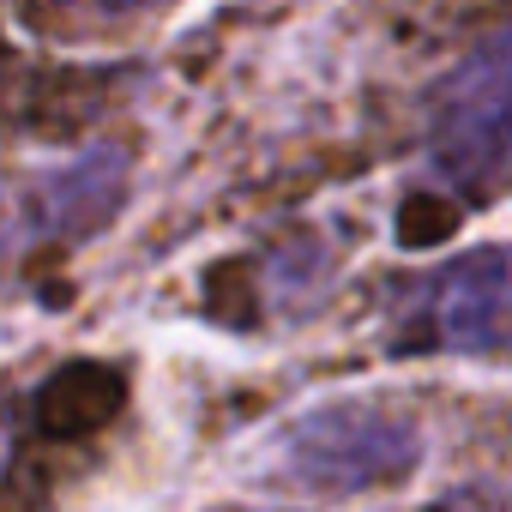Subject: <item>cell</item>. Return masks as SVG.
<instances>
[{
	"instance_id": "6da1fadb",
	"label": "cell",
	"mask_w": 512,
	"mask_h": 512,
	"mask_svg": "<svg viewBox=\"0 0 512 512\" xmlns=\"http://www.w3.org/2000/svg\"><path fill=\"white\" fill-rule=\"evenodd\" d=\"M380 320L404 356H512V241L470 247L398 284Z\"/></svg>"
},
{
	"instance_id": "7a4b0ae2",
	"label": "cell",
	"mask_w": 512,
	"mask_h": 512,
	"mask_svg": "<svg viewBox=\"0 0 512 512\" xmlns=\"http://www.w3.org/2000/svg\"><path fill=\"white\" fill-rule=\"evenodd\" d=\"M428 151L458 181H494L512 169V19L434 85Z\"/></svg>"
},
{
	"instance_id": "3957f363",
	"label": "cell",
	"mask_w": 512,
	"mask_h": 512,
	"mask_svg": "<svg viewBox=\"0 0 512 512\" xmlns=\"http://www.w3.org/2000/svg\"><path fill=\"white\" fill-rule=\"evenodd\" d=\"M422 458L416 428L386 404H326L284 434V476L314 494H362L410 476Z\"/></svg>"
},
{
	"instance_id": "277c9868",
	"label": "cell",
	"mask_w": 512,
	"mask_h": 512,
	"mask_svg": "<svg viewBox=\"0 0 512 512\" xmlns=\"http://www.w3.org/2000/svg\"><path fill=\"white\" fill-rule=\"evenodd\" d=\"M55 13H97V19H127V13H145V7H163V0H43Z\"/></svg>"
}]
</instances>
